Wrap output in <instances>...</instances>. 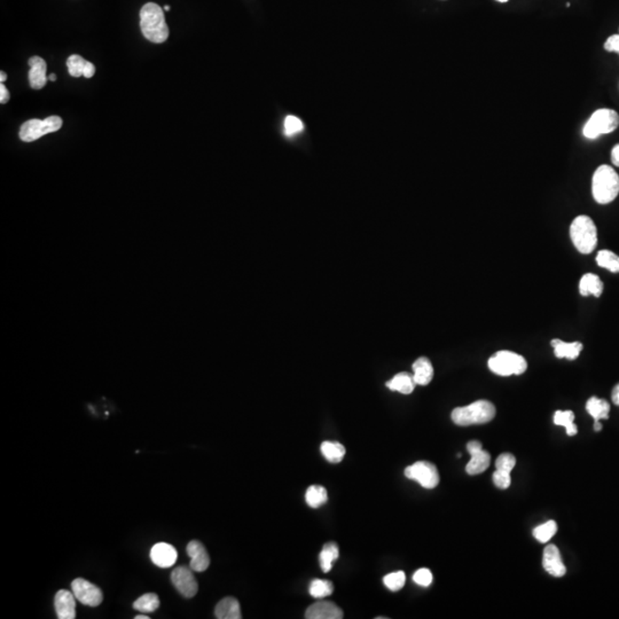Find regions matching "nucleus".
Returning a JSON list of instances; mask_svg holds the SVG:
<instances>
[{
    "mask_svg": "<svg viewBox=\"0 0 619 619\" xmlns=\"http://www.w3.org/2000/svg\"><path fill=\"white\" fill-rule=\"evenodd\" d=\"M140 28L146 39L155 44L164 43L169 37L164 10H162L158 3H146L140 10Z\"/></svg>",
    "mask_w": 619,
    "mask_h": 619,
    "instance_id": "nucleus-1",
    "label": "nucleus"
},
{
    "mask_svg": "<svg viewBox=\"0 0 619 619\" xmlns=\"http://www.w3.org/2000/svg\"><path fill=\"white\" fill-rule=\"evenodd\" d=\"M593 198L599 204L613 202L619 194V175L610 165L596 169L592 179Z\"/></svg>",
    "mask_w": 619,
    "mask_h": 619,
    "instance_id": "nucleus-2",
    "label": "nucleus"
},
{
    "mask_svg": "<svg viewBox=\"0 0 619 619\" xmlns=\"http://www.w3.org/2000/svg\"><path fill=\"white\" fill-rule=\"evenodd\" d=\"M570 238L579 253H593L598 245V229L593 219L585 215L575 217L570 226Z\"/></svg>",
    "mask_w": 619,
    "mask_h": 619,
    "instance_id": "nucleus-3",
    "label": "nucleus"
},
{
    "mask_svg": "<svg viewBox=\"0 0 619 619\" xmlns=\"http://www.w3.org/2000/svg\"><path fill=\"white\" fill-rule=\"evenodd\" d=\"M495 417V405L488 401H474L468 406L455 408L451 415L452 421L461 427L488 423Z\"/></svg>",
    "mask_w": 619,
    "mask_h": 619,
    "instance_id": "nucleus-4",
    "label": "nucleus"
},
{
    "mask_svg": "<svg viewBox=\"0 0 619 619\" xmlns=\"http://www.w3.org/2000/svg\"><path fill=\"white\" fill-rule=\"evenodd\" d=\"M619 125V115L616 111L601 108L593 113L585 126L582 135L587 139L599 138L600 135H608L615 131Z\"/></svg>",
    "mask_w": 619,
    "mask_h": 619,
    "instance_id": "nucleus-5",
    "label": "nucleus"
},
{
    "mask_svg": "<svg viewBox=\"0 0 619 619\" xmlns=\"http://www.w3.org/2000/svg\"><path fill=\"white\" fill-rule=\"evenodd\" d=\"M488 368L500 377L521 375L528 368V363L521 354L512 351H499L488 359Z\"/></svg>",
    "mask_w": 619,
    "mask_h": 619,
    "instance_id": "nucleus-6",
    "label": "nucleus"
},
{
    "mask_svg": "<svg viewBox=\"0 0 619 619\" xmlns=\"http://www.w3.org/2000/svg\"><path fill=\"white\" fill-rule=\"evenodd\" d=\"M62 128V118L50 116L41 120H30L22 124L20 128V138L24 142H32L41 138L43 135L57 132Z\"/></svg>",
    "mask_w": 619,
    "mask_h": 619,
    "instance_id": "nucleus-7",
    "label": "nucleus"
},
{
    "mask_svg": "<svg viewBox=\"0 0 619 619\" xmlns=\"http://www.w3.org/2000/svg\"><path fill=\"white\" fill-rule=\"evenodd\" d=\"M405 476L417 482L424 488H435L439 483V474L435 464L419 461L405 469Z\"/></svg>",
    "mask_w": 619,
    "mask_h": 619,
    "instance_id": "nucleus-8",
    "label": "nucleus"
},
{
    "mask_svg": "<svg viewBox=\"0 0 619 619\" xmlns=\"http://www.w3.org/2000/svg\"><path fill=\"white\" fill-rule=\"evenodd\" d=\"M71 589L76 599L88 607H98L102 604L104 594L98 586L88 582L84 578H76L71 582Z\"/></svg>",
    "mask_w": 619,
    "mask_h": 619,
    "instance_id": "nucleus-9",
    "label": "nucleus"
},
{
    "mask_svg": "<svg viewBox=\"0 0 619 619\" xmlns=\"http://www.w3.org/2000/svg\"><path fill=\"white\" fill-rule=\"evenodd\" d=\"M171 582L186 599H191L196 596L199 591V584L196 582V577L193 575V570L187 566H178L171 573Z\"/></svg>",
    "mask_w": 619,
    "mask_h": 619,
    "instance_id": "nucleus-10",
    "label": "nucleus"
},
{
    "mask_svg": "<svg viewBox=\"0 0 619 619\" xmlns=\"http://www.w3.org/2000/svg\"><path fill=\"white\" fill-rule=\"evenodd\" d=\"M467 450L470 455V461L466 466L468 475H479L484 473L491 464V457L488 452L483 450L481 443L471 441L467 444Z\"/></svg>",
    "mask_w": 619,
    "mask_h": 619,
    "instance_id": "nucleus-11",
    "label": "nucleus"
},
{
    "mask_svg": "<svg viewBox=\"0 0 619 619\" xmlns=\"http://www.w3.org/2000/svg\"><path fill=\"white\" fill-rule=\"evenodd\" d=\"M542 566L549 575L554 577H563L566 575V568L562 561V556L555 545L547 546L542 555Z\"/></svg>",
    "mask_w": 619,
    "mask_h": 619,
    "instance_id": "nucleus-12",
    "label": "nucleus"
},
{
    "mask_svg": "<svg viewBox=\"0 0 619 619\" xmlns=\"http://www.w3.org/2000/svg\"><path fill=\"white\" fill-rule=\"evenodd\" d=\"M178 554L173 546L166 542H158L151 549V559L158 568H170L177 561Z\"/></svg>",
    "mask_w": 619,
    "mask_h": 619,
    "instance_id": "nucleus-13",
    "label": "nucleus"
},
{
    "mask_svg": "<svg viewBox=\"0 0 619 619\" xmlns=\"http://www.w3.org/2000/svg\"><path fill=\"white\" fill-rule=\"evenodd\" d=\"M76 596L67 589H61L54 599L57 618L74 619L76 617Z\"/></svg>",
    "mask_w": 619,
    "mask_h": 619,
    "instance_id": "nucleus-14",
    "label": "nucleus"
},
{
    "mask_svg": "<svg viewBox=\"0 0 619 619\" xmlns=\"http://www.w3.org/2000/svg\"><path fill=\"white\" fill-rule=\"evenodd\" d=\"M343 616V611L340 607L328 601L313 603L305 613V618L307 619H341Z\"/></svg>",
    "mask_w": 619,
    "mask_h": 619,
    "instance_id": "nucleus-15",
    "label": "nucleus"
},
{
    "mask_svg": "<svg viewBox=\"0 0 619 619\" xmlns=\"http://www.w3.org/2000/svg\"><path fill=\"white\" fill-rule=\"evenodd\" d=\"M186 552H187V555L191 558V566H189L193 571H206L210 566V558H209L206 547L201 542L198 540H192L187 545Z\"/></svg>",
    "mask_w": 619,
    "mask_h": 619,
    "instance_id": "nucleus-16",
    "label": "nucleus"
},
{
    "mask_svg": "<svg viewBox=\"0 0 619 619\" xmlns=\"http://www.w3.org/2000/svg\"><path fill=\"white\" fill-rule=\"evenodd\" d=\"M30 71H29V82L30 86L35 90H41L48 83V77L46 76L48 64L44 59L39 57H30L29 60Z\"/></svg>",
    "mask_w": 619,
    "mask_h": 619,
    "instance_id": "nucleus-17",
    "label": "nucleus"
},
{
    "mask_svg": "<svg viewBox=\"0 0 619 619\" xmlns=\"http://www.w3.org/2000/svg\"><path fill=\"white\" fill-rule=\"evenodd\" d=\"M216 618L218 619H241V608L238 600L232 596H227L219 601L215 609Z\"/></svg>",
    "mask_w": 619,
    "mask_h": 619,
    "instance_id": "nucleus-18",
    "label": "nucleus"
},
{
    "mask_svg": "<svg viewBox=\"0 0 619 619\" xmlns=\"http://www.w3.org/2000/svg\"><path fill=\"white\" fill-rule=\"evenodd\" d=\"M413 379L417 385H428L434 377V367L430 361L426 357H421L414 361Z\"/></svg>",
    "mask_w": 619,
    "mask_h": 619,
    "instance_id": "nucleus-19",
    "label": "nucleus"
},
{
    "mask_svg": "<svg viewBox=\"0 0 619 619\" xmlns=\"http://www.w3.org/2000/svg\"><path fill=\"white\" fill-rule=\"evenodd\" d=\"M551 344L554 347V354H555L556 358H559V359L566 358L569 361H575L579 357V354L582 350V344L580 342L568 343V342H563V341L556 339V340H553Z\"/></svg>",
    "mask_w": 619,
    "mask_h": 619,
    "instance_id": "nucleus-20",
    "label": "nucleus"
},
{
    "mask_svg": "<svg viewBox=\"0 0 619 619\" xmlns=\"http://www.w3.org/2000/svg\"><path fill=\"white\" fill-rule=\"evenodd\" d=\"M579 292L582 296L600 297L602 295L603 283L599 276L593 274V273H587L582 276L580 283H579Z\"/></svg>",
    "mask_w": 619,
    "mask_h": 619,
    "instance_id": "nucleus-21",
    "label": "nucleus"
},
{
    "mask_svg": "<svg viewBox=\"0 0 619 619\" xmlns=\"http://www.w3.org/2000/svg\"><path fill=\"white\" fill-rule=\"evenodd\" d=\"M417 383L413 375L408 373H399L394 375L390 381H388L387 387L392 391H397L403 394H410L414 391Z\"/></svg>",
    "mask_w": 619,
    "mask_h": 619,
    "instance_id": "nucleus-22",
    "label": "nucleus"
},
{
    "mask_svg": "<svg viewBox=\"0 0 619 619\" xmlns=\"http://www.w3.org/2000/svg\"><path fill=\"white\" fill-rule=\"evenodd\" d=\"M586 410L594 420H607L609 417L610 404L604 399L592 397L586 403Z\"/></svg>",
    "mask_w": 619,
    "mask_h": 619,
    "instance_id": "nucleus-23",
    "label": "nucleus"
},
{
    "mask_svg": "<svg viewBox=\"0 0 619 619\" xmlns=\"http://www.w3.org/2000/svg\"><path fill=\"white\" fill-rule=\"evenodd\" d=\"M320 450L327 461L332 462V464H339L342 461L345 452H347L345 448L341 443L330 441H323Z\"/></svg>",
    "mask_w": 619,
    "mask_h": 619,
    "instance_id": "nucleus-24",
    "label": "nucleus"
},
{
    "mask_svg": "<svg viewBox=\"0 0 619 619\" xmlns=\"http://www.w3.org/2000/svg\"><path fill=\"white\" fill-rule=\"evenodd\" d=\"M339 554H340L339 546L335 542H327L326 545L323 546L319 555L320 566L323 572L330 571L333 563L339 559Z\"/></svg>",
    "mask_w": 619,
    "mask_h": 619,
    "instance_id": "nucleus-25",
    "label": "nucleus"
},
{
    "mask_svg": "<svg viewBox=\"0 0 619 619\" xmlns=\"http://www.w3.org/2000/svg\"><path fill=\"white\" fill-rule=\"evenodd\" d=\"M305 502L312 508H318L328 502V493L321 485H311L305 493Z\"/></svg>",
    "mask_w": 619,
    "mask_h": 619,
    "instance_id": "nucleus-26",
    "label": "nucleus"
},
{
    "mask_svg": "<svg viewBox=\"0 0 619 619\" xmlns=\"http://www.w3.org/2000/svg\"><path fill=\"white\" fill-rule=\"evenodd\" d=\"M160 599L155 593H147L133 602V608L142 613H152L158 609Z\"/></svg>",
    "mask_w": 619,
    "mask_h": 619,
    "instance_id": "nucleus-27",
    "label": "nucleus"
},
{
    "mask_svg": "<svg viewBox=\"0 0 619 619\" xmlns=\"http://www.w3.org/2000/svg\"><path fill=\"white\" fill-rule=\"evenodd\" d=\"M575 414L572 411H556L554 414V423L566 428L568 436H575L578 432V428L573 423Z\"/></svg>",
    "mask_w": 619,
    "mask_h": 619,
    "instance_id": "nucleus-28",
    "label": "nucleus"
},
{
    "mask_svg": "<svg viewBox=\"0 0 619 619\" xmlns=\"http://www.w3.org/2000/svg\"><path fill=\"white\" fill-rule=\"evenodd\" d=\"M596 263L600 267L607 269L610 272L619 273V256L610 250H601L596 256Z\"/></svg>",
    "mask_w": 619,
    "mask_h": 619,
    "instance_id": "nucleus-29",
    "label": "nucleus"
},
{
    "mask_svg": "<svg viewBox=\"0 0 619 619\" xmlns=\"http://www.w3.org/2000/svg\"><path fill=\"white\" fill-rule=\"evenodd\" d=\"M333 591V584L330 580H323V579H314L309 586L310 594L316 599H323L326 596H330Z\"/></svg>",
    "mask_w": 619,
    "mask_h": 619,
    "instance_id": "nucleus-30",
    "label": "nucleus"
},
{
    "mask_svg": "<svg viewBox=\"0 0 619 619\" xmlns=\"http://www.w3.org/2000/svg\"><path fill=\"white\" fill-rule=\"evenodd\" d=\"M556 531H558V524L554 521H549L544 524L539 525L533 530V537L539 542L545 544L554 537Z\"/></svg>",
    "mask_w": 619,
    "mask_h": 619,
    "instance_id": "nucleus-31",
    "label": "nucleus"
},
{
    "mask_svg": "<svg viewBox=\"0 0 619 619\" xmlns=\"http://www.w3.org/2000/svg\"><path fill=\"white\" fill-rule=\"evenodd\" d=\"M86 62H88V61L84 60L81 55H77V54H74V55H70V57H68L67 67L70 76H73V77L75 78L83 76V75H84V68Z\"/></svg>",
    "mask_w": 619,
    "mask_h": 619,
    "instance_id": "nucleus-32",
    "label": "nucleus"
},
{
    "mask_svg": "<svg viewBox=\"0 0 619 619\" xmlns=\"http://www.w3.org/2000/svg\"><path fill=\"white\" fill-rule=\"evenodd\" d=\"M406 582V575L405 572L397 571L389 573L383 578L384 585L392 592H397L399 589H403Z\"/></svg>",
    "mask_w": 619,
    "mask_h": 619,
    "instance_id": "nucleus-33",
    "label": "nucleus"
},
{
    "mask_svg": "<svg viewBox=\"0 0 619 619\" xmlns=\"http://www.w3.org/2000/svg\"><path fill=\"white\" fill-rule=\"evenodd\" d=\"M303 122L300 118L295 117L293 115L287 116L285 120V135L287 137H293V135L303 131Z\"/></svg>",
    "mask_w": 619,
    "mask_h": 619,
    "instance_id": "nucleus-34",
    "label": "nucleus"
},
{
    "mask_svg": "<svg viewBox=\"0 0 619 619\" xmlns=\"http://www.w3.org/2000/svg\"><path fill=\"white\" fill-rule=\"evenodd\" d=\"M516 464V459L514 455H511V453H504V455H500L497 459V461H495V468L498 469V470L507 471V473H512L513 469L515 468Z\"/></svg>",
    "mask_w": 619,
    "mask_h": 619,
    "instance_id": "nucleus-35",
    "label": "nucleus"
},
{
    "mask_svg": "<svg viewBox=\"0 0 619 619\" xmlns=\"http://www.w3.org/2000/svg\"><path fill=\"white\" fill-rule=\"evenodd\" d=\"M413 580L417 585L428 587L432 582V573L429 569H419L413 575Z\"/></svg>",
    "mask_w": 619,
    "mask_h": 619,
    "instance_id": "nucleus-36",
    "label": "nucleus"
},
{
    "mask_svg": "<svg viewBox=\"0 0 619 619\" xmlns=\"http://www.w3.org/2000/svg\"><path fill=\"white\" fill-rule=\"evenodd\" d=\"M493 483H495V486H498V488H502V490L508 488L509 486H511V483H512L511 473L498 470V469H497L495 474H493Z\"/></svg>",
    "mask_w": 619,
    "mask_h": 619,
    "instance_id": "nucleus-37",
    "label": "nucleus"
},
{
    "mask_svg": "<svg viewBox=\"0 0 619 619\" xmlns=\"http://www.w3.org/2000/svg\"><path fill=\"white\" fill-rule=\"evenodd\" d=\"M604 48L608 52H615L619 54V35H613L607 39L604 43Z\"/></svg>",
    "mask_w": 619,
    "mask_h": 619,
    "instance_id": "nucleus-38",
    "label": "nucleus"
},
{
    "mask_svg": "<svg viewBox=\"0 0 619 619\" xmlns=\"http://www.w3.org/2000/svg\"><path fill=\"white\" fill-rule=\"evenodd\" d=\"M10 92L7 90L6 86L1 83L0 85V104H5L10 100Z\"/></svg>",
    "mask_w": 619,
    "mask_h": 619,
    "instance_id": "nucleus-39",
    "label": "nucleus"
},
{
    "mask_svg": "<svg viewBox=\"0 0 619 619\" xmlns=\"http://www.w3.org/2000/svg\"><path fill=\"white\" fill-rule=\"evenodd\" d=\"M95 64H91V62H88H88H86V64H85L84 75H83V76H84V77H86V78H91V77H93V75H95Z\"/></svg>",
    "mask_w": 619,
    "mask_h": 619,
    "instance_id": "nucleus-40",
    "label": "nucleus"
},
{
    "mask_svg": "<svg viewBox=\"0 0 619 619\" xmlns=\"http://www.w3.org/2000/svg\"><path fill=\"white\" fill-rule=\"evenodd\" d=\"M611 162L613 165H616L619 168V144H617L611 151Z\"/></svg>",
    "mask_w": 619,
    "mask_h": 619,
    "instance_id": "nucleus-41",
    "label": "nucleus"
},
{
    "mask_svg": "<svg viewBox=\"0 0 619 619\" xmlns=\"http://www.w3.org/2000/svg\"><path fill=\"white\" fill-rule=\"evenodd\" d=\"M611 399H613V404L619 406V383L617 384L616 387L613 388Z\"/></svg>",
    "mask_w": 619,
    "mask_h": 619,
    "instance_id": "nucleus-42",
    "label": "nucleus"
},
{
    "mask_svg": "<svg viewBox=\"0 0 619 619\" xmlns=\"http://www.w3.org/2000/svg\"><path fill=\"white\" fill-rule=\"evenodd\" d=\"M601 429H602V424H601L600 421H596V422H594V430L601 431Z\"/></svg>",
    "mask_w": 619,
    "mask_h": 619,
    "instance_id": "nucleus-43",
    "label": "nucleus"
},
{
    "mask_svg": "<svg viewBox=\"0 0 619 619\" xmlns=\"http://www.w3.org/2000/svg\"><path fill=\"white\" fill-rule=\"evenodd\" d=\"M6 79H7L6 73H3V71H1V73H0V82H1V83H3V82L6 81Z\"/></svg>",
    "mask_w": 619,
    "mask_h": 619,
    "instance_id": "nucleus-44",
    "label": "nucleus"
},
{
    "mask_svg": "<svg viewBox=\"0 0 619 619\" xmlns=\"http://www.w3.org/2000/svg\"><path fill=\"white\" fill-rule=\"evenodd\" d=\"M48 81H51V82L57 81V75H55V74L50 75V76H48Z\"/></svg>",
    "mask_w": 619,
    "mask_h": 619,
    "instance_id": "nucleus-45",
    "label": "nucleus"
},
{
    "mask_svg": "<svg viewBox=\"0 0 619 619\" xmlns=\"http://www.w3.org/2000/svg\"><path fill=\"white\" fill-rule=\"evenodd\" d=\"M149 616H145V615H139V616H135V619H149Z\"/></svg>",
    "mask_w": 619,
    "mask_h": 619,
    "instance_id": "nucleus-46",
    "label": "nucleus"
},
{
    "mask_svg": "<svg viewBox=\"0 0 619 619\" xmlns=\"http://www.w3.org/2000/svg\"><path fill=\"white\" fill-rule=\"evenodd\" d=\"M163 10H164L165 12H168V10H171V8H170V6H168V5H166V6H164V8H163Z\"/></svg>",
    "mask_w": 619,
    "mask_h": 619,
    "instance_id": "nucleus-47",
    "label": "nucleus"
},
{
    "mask_svg": "<svg viewBox=\"0 0 619 619\" xmlns=\"http://www.w3.org/2000/svg\"><path fill=\"white\" fill-rule=\"evenodd\" d=\"M497 1H499V3H507L508 0H497Z\"/></svg>",
    "mask_w": 619,
    "mask_h": 619,
    "instance_id": "nucleus-48",
    "label": "nucleus"
}]
</instances>
